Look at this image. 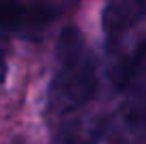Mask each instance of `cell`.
Here are the masks:
<instances>
[{"label": "cell", "mask_w": 146, "mask_h": 144, "mask_svg": "<svg viewBox=\"0 0 146 144\" xmlns=\"http://www.w3.org/2000/svg\"><path fill=\"white\" fill-rule=\"evenodd\" d=\"M100 89L95 55L76 28H66L55 47V64L47 87L44 117L49 125L91 115V104Z\"/></svg>", "instance_id": "cell-1"}, {"label": "cell", "mask_w": 146, "mask_h": 144, "mask_svg": "<svg viewBox=\"0 0 146 144\" xmlns=\"http://www.w3.org/2000/svg\"><path fill=\"white\" fill-rule=\"evenodd\" d=\"M146 15V0H106L102 28L110 47L119 44Z\"/></svg>", "instance_id": "cell-4"}, {"label": "cell", "mask_w": 146, "mask_h": 144, "mask_svg": "<svg viewBox=\"0 0 146 144\" xmlns=\"http://www.w3.org/2000/svg\"><path fill=\"white\" fill-rule=\"evenodd\" d=\"M4 78H7V59H4V51H2V44H0V87H2Z\"/></svg>", "instance_id": "cell-6"}, {"label": "cell", "mask_w": 146, "mask_h": 144, "mask_svg": "<svg viewBox=\"0 0 146 144\" xmlns=\"http://www.w3.org/2000/svg\"><path fill=\"white\" fill-rule=\"evenodd\" d=\"M59 17L49 0H0V44L11 36H32Z\"/></svg>", "instance_id": "cell-3"}, {"label": "cell", "mask_w": 146, "mask_h": 144, "mask_svg": "<svg viewBox=\"0 0 146 144\" xmlns=\"http://www.w3.org/2000/svg\"><path fill=\"white\" fill-rule=\"evenodd\" d=\"M106 121L100 117L87 115L70 119L51 127L49 144H102Z\"/></svg>", "instance_id": "cell-5"}, {"label": "cell", "mask_w": 146, "mask_h": 144, "mask_svg": "<svg viewBox=\"0 0 146 144\" xmlns=\"http://www.w3.org/2000/svg\"><path fill=\"white\" fill-rule=\"evenodd\" d=\"M146 138V40L121 81V102L106 121L102 144H140Z\"/></svg>", "instance_id": "cell-2"}]
</instances>
